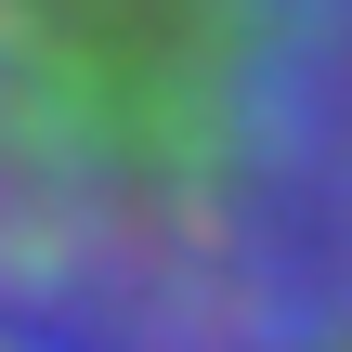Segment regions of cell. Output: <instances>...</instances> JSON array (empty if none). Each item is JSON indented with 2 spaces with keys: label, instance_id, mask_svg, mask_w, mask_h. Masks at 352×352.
Masks as SVG:
<instances>
[{
  "label": "cell",
  "instance_id": "6da1fadb",
  "mask_svg": "<svg viewBox=\"0 0 352 352\" xmlns=\"http://www.w3.org/2000/svg\"><path fill=\"white\" fill-rule=\"evenodd\" d=\"M0 352H352V0H0Z\"/></svg>",
  "mask_w": 352,
  "mask_h": 352
}]
</instances>
